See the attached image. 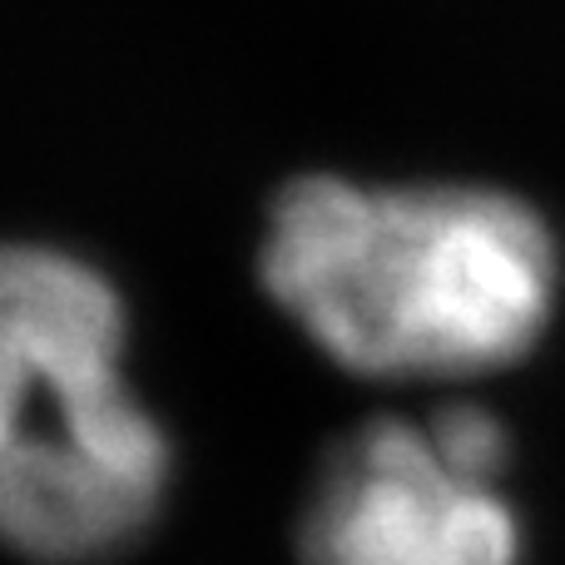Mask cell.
<instances>
[{
  "label": "cell",
  "mask_w": 565,
  "mask_h": 565,
  "mask_svg": "<svg viewBox=\"0 0 565 565\" xmlns=\"http://www.w3.org/2000/svg\"><path fill=\"white\" fill-rule=\"evenodd\" d=\"M302 565H521L501 477L461 467L427 422L382 417L328 451L298 521Z\"/></svg>",
  "instance_id": "cell-3"
},
{
  "label": "cell",
  "mask_w": 565,
  "mask_h": 565,
  "mask_svg": "<svg viewBox=\"0 0 565 565\" xmlns=\"http://www.w3.org/2000/svg\"><path fill=\"white\" fill-rule=\"evenodd\" d=\"M258 278L338 367L447 382L536 348L561 254L546 218L501 189L308 174L274 199Z\"/></svg>",
  "instance_id": "cell-1"
},
{
  "label": "cell",
  "mask_w": 565,
  "mask_h": 565,
  "mask_svg": "<svg viewBox=\"0 0 565 565\" xmlns=\"http://www.w3.org/2000/svg\"><path fill=\"white\" fill-rule=\"evenodd\" d=\"M125 362L129 312L105 268L0 244V551L105 565L154 531L174 447Z\"/></svg>",
  "instance_id": "cell-2"
}]
</instances>
